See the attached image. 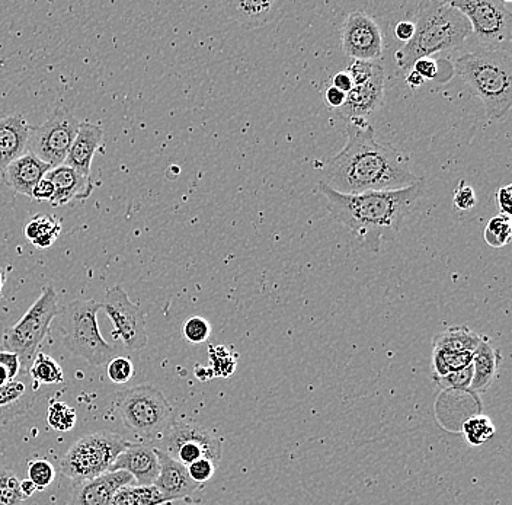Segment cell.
<instances>
[{
  "label": "cell",
  "mask_w": 512,
  "mask_h": 505,
  "mask_svg": "<svg viewBox=\"0 0 512 505\" xmlns=\"http://www.w3.org/2000/svg\"><path fill=\"white\" fill-rule=\"evenodd\" d=\"M323 175V182L341 194L400 190L421 180L395 146L376 139L367 118L348 120L347 143L326 162Z\"/></svg>",
  "instance_id": "6da1fadb"
},
{
  "label": "cell",
  "mask_w": 512,
  "mask_h": 505,
  "mask_svg": "<svg viewBox=\"0 0 512 505\" xmlns=\"http://www.w3.org/2000/svg\"><path fill=\"white\" fill-rule=\"evenodd\" d=\"M319 191L336 222L345 226L367 251L377 252L398 238L406 220L427 191L424 178L400 190L341 194L320 182Z\"/></svg>",
  "instance_id": "7a4b0ae2"
},
{
  "label": "cell",
  "mask_w": 512,
  "mask_h": 505,
  "mask_svg": "<svg viewBox=\"0 0 512 505\" xmlns=\"http://www.w3.org/2000/svg\"><path fill=\"white\" fill-rule=\"evenodd\" d=\"M414 24V37L395 53L396 65L406 72L419 59L441 51L459 49L472 35L467 18L448 2L422 3Z\"/></svg>",
  "instance_id": "3957f363"
},
{
  "label": "cell",
  "mask_w": 512,
  "mask_h": 505,
  "mask_svg": "<svg viewBox=\"0 0 512 505\" xmlns=\"http://www.w3.org/2000/svg\"><path fill=\"white\" fill-rule=\"evenodd\" d=\"M453 67L467 88L483 102L486 118L507 117L512 104V59L507 50L479 49L454 60Z\"/></svg>",
  "instance_id": "277c9868"
},
{
  "label": "cell",
  "mask_w": 512,
  "mask_h": 505,
  "mask_svg": "<svg viewBox=\"0 0 512 505\" xmlns=\"http://www.w3.org/2000/svg\"><path fill=\"white\" fill-rule=\"evenodd\" d=\"M102 303L94 299L72 300L62 312L59 326L63 343L70 353L88 361L92 366H102L115 357V347L104 340L98 326V312Z\"/></svg>",
  "instance_id": "5b68a950"
},
{
  "label": "cell",
  "mask_w": 512,
  "mask_h": 505,
  "mask_svg": "<svg viewBox=\"0 0 512 505\" xmlns=\"http://www.w3.org/2000/svg\"><path fill=\"white\" fill-rule=\"evenodd\" d=\"M114 405L124 425L142 440L159 439L172 423L171 404L150 385L115 393Z\"/></svg>",
  "instance_id": "8992f818"
},
{
  "label": "cell",
  "mask_w": 512,
  "mask_h": 505,
  "mask_svg": "<svg viewBox=\"0 0 512 505\" xmlns=\"http://www.w3.org/2000/svg\"><path fill=\"white\" fill-rule=\"evenodd\" d=\"M131 441L111 431H98L82 437L67 450L60 462V472L76 484L110 472L117 457Z\"/></svg>",
  "instance_id": "52a82bcc"
},
{
  "label": "cell",
  "mask_w": 512,
  "mask_h": 505,
  "mask_svg": "<svg viewBox=\"0 0 512 505\" xmlns=\"http://www.w3.org/2000/svg\"><path fill=\"white\" fill-rule=\"evenodd\" d=\"M59 315V297L54 287L46 286L40 297L12 328L6 329L3 348L18 354L22 372H28L41 344L46 340L51 322Z\"/></svg>",
  "instance_id": "ba28073f"
},
{
  "label": "cell",
  "mask_w": 512,
  "mask_h": 505,
  "mask_svg": "<svg viewBox=\"0 0 512 505\" xmlns=\"http://www.w3.org/2000/svg\"><path fill=\"white\" fill-rule=\"evenodd\" d=\"M469 21L480 49L508 50L512 35L511 3L504 0H451Z\"/></svg>",
  "instance_id": "9c48e42d"
},
{
  "label": "cell",
  "mask_w": 512,
  "mask_h": 505,
  "mask_svg": "<svg viewBox=\"0 0 512 505\" xmlns=\"http://www.w3.org/2000/svg\"><path fill=\"white\" fill-rule=\"evenodd\" d=\"M162 450L185 466L200 459L219 463L222 459L223 440L214 431L195 421H172L165 431V449Z\"/></svg>",
  "instance_id": "30bf717a"
},
{
  "label": "cell",
  "mask_w": 512,
  "mask_h": 505,
  "mask_svg": "<svg viewBox=\"0 0 512 505\" xmlns=\"http://www.w3.org/2000/svg\"><path fill=\"white\" fill-rule=\"evenodd\" d=\"M80 121L63 108H57L46 123L31 127L27 152L51 168L63 165L78 134Z\"/></svg>",
  "instance_id": "8fae6325"
},
{
  "label": "cell",
  "mask_w": 512,
  "mask_h": 505,
  "mask_svg": "<svg viewBox=\"0 0 512 505\" xmlns=\"http://www.w3.org/2000/svg\"><path fill=\"white\" fill-rule=\"evenodd\" d=\"M102 309L110 318L114 331L112 338L121 341L128 351H140L147 345L146 318L139 306L131 302L126 290L121 286L108 289Z\"/></svg>",
  "instance_id": "7c38bea8"
},
{
  "label": "cell",
  "mask_w": 512,
  "mask_h": 505,
  "mask_svg": "<svg viewBox=\"0 0 512 505\" xmlns=\"http://www.w3.org/2000/svg\"><path fill=\"white\" fill-rule=\"evenodd\" d=\"M342 50L360 62H373L383 54V34L367 12L354 11L342 25Z\"/></svg>",
  "instance_id": "4fadbf2b"
},
{
  "label": "cell",
  "mask_w": 512,
  "mask_h": 505,
  "mask_svg": "<svg viewBox=\"0 0 512 505\" xmlns=\"http://www.w3.org/2000/svg\"><path fill=\"white\" fill-rule=\"evenodd\" d=\"M384 82H386V73L383 66H380L366 83L355 85L348 92L345 104L336 110L338 117L348 121L351 118H367L376 113L386 101Z\"/></svg>",
  "instance_id": "5bb4252c"
},
{
  "label": "cell",
  "mask_w": 512,
  "mask_h": 505,
  "mask_svg": "<svg viewBox=\"0 0 512 505\" xmlns=\"http://www.w3.org/2000/svg\"><path fill=\"white\" fill-rule=\"evenodd\" d=\"M133 481V476L126 471H112L89 481L79 482L75 485L67 505H111L118 489Z\"/></svg>",
  "instance_id": "9a60e30c"
},
{
  "label": "cell",
  "mask_w": 512,
  "mask_h": 505,
  "mask_svg": "<svg viewBox=\"0 0 512 505\" xmlns=\"http://www.w3.org/2000/svg\"><path fill=\"white\" fill-rule=\"evenodd\" d=\"M159 462V475L155 481V487L175 501L187 500L195 492L200 491L203 485L192 481L187 466L179 463L174 457L163 452L162 449H155Z\"/></svg>",
  "instance_id": "2e32d148"
},
{
  "label": "cell",
  "mask_w": 512,
  "mask_h": 505,
  "mask_svg": "<svg viewBox=\"0 0 512 505\" xmlns=\"http://www.w3.org/2000/svg\"><path fill=\"white\" fill-rule=\"evenodd\" d=\"M112 471H126L139 482V485L155 484L159 475V462L155 447L147 444L131 443L111 466Z\"/></svg>",
  "instance_id": "e0dca14e"
},
{
  "label": "cell",
  "mask_w": 512,
  "mask_h": 505,
  "mask_svg": "<svg viewBox=\"0 0 512 505\" xmlns=\"http://www.w3.org/2000/svg\"><path fill=\"white\" fill-rule=\"evenodd\" d=\"M50 165L40 161L31 152H25L2 171V180L15 193L31 197L32 190L50 172Z\"/></svg>",
  "instance_id": "ac0fdd59"
},
{
  "label": "cell",
  "mask_w": 512,
  "mask_h": 505,
  "mask_svg": "<svg viewBox=\"0 0 512 505\" xmlns=\"http://www.w3.org/2000/svg\"><path fill=\"white\" fill-rule=\"evenodd\" d=\"M46 178L54 185V196L50 201L53 207L66 206L73 200H85L94 191V182L91 178L83 177L78 171L66 165L50 169Z\"/></svg>",
  "instance_id": "d6986e66"
},
{
  "label": "cell",
  "mask_w": 512,
  "mask_h": 505,
  "mask_svg": "<svg viewBox=\"0 0 512 505\" xmlns=\"http://www.w3.org/2000/svg\"><path fill=\"white\" fill-rule=\"evenodd\" d=\"M104 139V130L94 123H80L73 145L67 153L63 165L75 169L83 177L91 178V166L95 153Z\"/></svg>",
  "instance_id": "ffe728a7"
},
{
  "label": "cell",
  "mask_w": 512,
  "mask_h": 505,
  "mask_svg": "<svg viewBox=\"0 0 512 505\" xmlns=\"http://www.w3.org/2000/svg\"><path fill=\"white\" fill-rule=\"evenodd\" d=\"M31 127L21 115L0 118V172L27 152Z\"/></svg>",
  "instance_id": "44dd1931"
},
{
  "label": "cell",
  "mask_w": 512,
  "mask_h": 505,
  "mask_svg": "<svg viewBox=\"0 0 512 505\" xmlns=\"http://www.w3.org/2000/svg\"><path fill=\"white\" fill-rule=\"evenodd\" d=\"M284 3L277 0H240L227 5L230 17L245 30H258L280 17Z\"/></svg>",
  "instance_id": "7402d4cb"
},
{
  "label": "cell",
  "mask_w": 512,
  "mask_h": 505,
  "mask_svg": "<svg viewBox=\"0 0 512 505\" xmlns=\"http://www.w3.org/2000/svg\"><path fill=\"white\" fill-rule=\"evenodd\" d=\"M28 372L19 373L14 380L0 386V424L25 414L34 405V389L28 383Z\"/></svg>",
  "instance_id": "603a6c76"
},
{
  "label": "cell",
  "mask_w": 512,
  "mask_h": 505,
  "mask_svg": "<svg viewBox=\"0 0 512 505\" xmlns=\"http://www.w3.org/2000/svg\"><path fill=\"white\" fill-rule=\"evenodd\" d=\"M502 360L501 353L492 347L488 340L483 338L478 350L473 357V379L470 391L473 393H485L491 388L498 370L499 361Z\"/></svg>",
  "instance_id": "cb8c5ba5"
},
{
  "label": "cell",
  "mask_w": 512,
  "mask_h": 505,
  "mask_svg": "<svg viewBox=\"0 0 512 505\" xmlns=\"http://www.w3.org/2000/svg\"><path fill=\"white\" fill-rule=\"evenodd\" d=\"M483 337L470 331L467 326H450L446 331L435 335L432 350L450 351V353H475Z\"/></svg>",
  "instance_id": "d4e9b609"
},
{
  "label": "cell",
  "mask_w": 512,
  "mask_h": 505,
  "mask_svg": "<svg viewBox=\"0 0 512 505\" xmlns=\"http://www.w3.org/2000/svg\"><path fill=\"white\" fill-rule=\"evenodd\" d=\"M62 232V223L59 219L53 216H46V214H38L32 217L30 222L25 226V238L37 248H50L54 242L59 238Z\"/></svg>",
  "instance_id": "484cf974"
},
{
  "label": "cell",
  "mask_w": 512,
  "mask_h": 505,
  "mask_svg": "<svg viewBox=\"0 0 512 505\" xmlns=\"http://www.w3.org/2000/svg\"><path fill=\"white\" fill-rule=\"evenodd\" d=\"M174 498L160 492L155 485H146V487H126L120 488L117 494L112 498L111 505H163L174 503Z\"/></svg>",
  "instance_id": "4316f807"
},
{
  "label": "cell",
  "mask_w": 512,
  "mask_h": 505,
  "mask_svg": "<svg viewBox=\"0 0 512 505\" xmlns=\"http://www.w3.org/2000/svg\"><path fill=\"white\" fill-rule=\"evenodd\" d=\"M28 376L32 382L40 385H59L64 382L62 366L53 357L38 351L37 356L32 360Z\"/></svg>",
  "instance_id": "83f0119b"
},
{
  "label": "cell",
  "mask_w": 512,
  "mask_h": 505,
  "mask_svg": "<svg viewBox=\"0 0 512 505\" xmlns=\"http://www.w3.org/2000/svg\"><path fill=\"white\" fill-rule=\"evenodd\" d=\"M475 353H450V351L432 350V369L434 376L443 377L448 373L466 369L472 364Z\"/></svg>",
  "instance_id": "f1b7e54d"
},
{
  "label": "cell",
  "mask_w": 512,
  "mask_h": 505,
  "mask_svg": "<svg viewBox=\"0 0 512 505\" xmlns=\"http://www.w3.org/2000/svg\"><path fill=\"white\" fill-rule=\"evenodd\" d=\"M463 436L472 446H482L495 436V425L491 418L475 415L467 418L466 423L463 424Z\"/></svg>",
  "instance_id": "f546056e"
},
{
  "label": "cell",
  "mask_w": 512,
  "mask_h": 505,
  "mask_svg": "<svg viewBox=\"0 0 512 505\" xmlns=\"http://www.w3.org/2000/svg\"><path fill=\"white\" fill-rule=\"evenodd\" d=\"M512 226L511 217L495 216L486 223L483 238L491 248H504L511 241Z\"/></svg>",
  "instance_id": "4dcf8cb0"
},
{
  "label": "cell",
  "mask_w": 512,
  "mask_h": 505,
  "mask_svg": "<svg viewBox=\"0 0 512 505\" xmlns=\"http://www.w3.org/2000/svg\"><path fill=\"white\" fill-rule=\"evenodd\" d=\"M27 498L19 487L18 476L0 466V505H22Z\"/></svg>",
  "instance_id": "1f68e13d"
},
{
  "label": "cell",
  "mask_w": 512,
  "mask_h": 505,
  "mask_svg": "<svg viewBox=\"0 0 512 505\" xmlns=\"http://www.w3.org/2000/svg\"><path fill=\"white\" fill-rule=\"evenodd\" d=\"M47 421L51 428L67 433L76 424V411L66 402H54L48 407Z\"/></svg>",
  "instance_id": "d6a6232c"
},
{
  "label": "cell",
  "mask_w": 512,
  "mask_h": 505,
  "mask_svg": "<svg viewBox=\"0 0 512 505\" xmlns=\"http://www.w3.org/2000/svg\"><path fill=\"white\" fill-rule=\"evenodd\" d=\"M56 478V469L46 459H34L28 462V479L35 485L37 491L50 487Z\"/></svg>",
  "instance_id": "836d02e7"
},
{
  "label": "cell",
  "mask_w": 512,
  "mask_h": 505,
  "mask_svg": "<svg viewBox=\"0 0 512 505\" xmlns=\"http://www.w3.org/2000/svg\"><path fill=\"white\" fill-rule=\"evenodd\" d=\"M432 379H434V382L443 389H454V391H470V385H472L473 379V367L472 364H470V366L466 367V369L448 373V375L443 377H432Z\"/></svg>",
  "instance_id": "e575fe53"
},
{
  "label": "cell",
  "mask_w": 512,
  "mask_h": 505,
  "mask_svg": "<svg viewBox=\"0 0 512 505\" xmlns=\"http://www.w3.org/2000/svg\"><path fill=\"white\" fill-rule=\"evenodd\" d=\"M182 334H184V338L188 343H206L211 334L210 322L207 319L201 318V316H192L182 326Z\"/></svg>",
  "instance_id": "d590c367"
},
{
  "label": "cell",
  "mask_w": 512,
  "mask_h": 505,
  "mask_svg": "<svg viewBox=\"0 0 512 505\" xmlns=\"http://www.w3.org/2000/svg\"><path fill=\"white\" fill-rule=\"evenodd\" d=\"M107 375L115 385H126L134 376L133 361L127 357H112L107 363Z\"/></svg>",
  "instance_id": "8d00e7d4"
},
{
  "label": "cell",
  "mask_w": 512,
  "mask_h": 505,
  "mask_svg": "<svg viewBox=\"0 0 512 505\" xmlns=\"http://www.w3.org/2000/svg\"><path fill=\"white\" fill-rule=\"evenodd\" d=\"M453 203L457 210H463V212L472 210L476 206L478 198H476L475 190L469 182L464 180L459 182L453 194Z\"/></svg>",
  "instance_id": "74e56055"
},
{
  "label": "cell",
  "mask_w": 512,
  "mask_h": 505,
  "mask_svg": "<svg viewBox=\"0 0 512 505\" xmlns=\"http://www.w3.org/2000/svg\"><path fill=\"white\" fill-rule=\"evenodd\" d=\"M217 463H214L210 459H200L197 462L191 463L187 466L188 473H190L191 479L197 484L204 485L206 482L213 478L216 473Z\"/></svg>",
  "instance_id": "f35d334b"
},
{
  "label": "cell",
  "mask_w": 512,
  "mask_h": 505,
  "mask_svg": "<svg viewBox=\"0 0 512 505\" xmlns=\"http://www.w3.org/2000/svg\"><path fill=\"white\" fill-rule=\"evenodd\" d=\"M210 357L213 360L214 375L226 377L235 372L236 363L223 347L211 348Z\"/></svg>",
  "instance_id": "ab89813d"
},
{
  "label": "cell",
  "mask_w": 512,
  "mask_h": 505,
  "mask_svg": "<svg viewBox=\"0 0 512 505\" xmlns=\"http://www.w3.org/2000/svg\"><path fill=\"white\" fill-rule=\"evenodd\" d=\"M379 67L380 65L374 62H360V60H354L352 65L348 67L347 72L348 75L351 76L354 86L363 85V83H366L368 79L376 73Z\"/></svg>",
  "instance_id": "60d3db41"
},
{
  "label": "cell",
  "mask_w": 512,
  "mask_h": 505,
  "mask_svg": "<svg viewBox=\"0 0 512 505\" xmlns=\"http://www.w3.org/2000/svg\"><path fill=\"white\" fill-rule=\"evenodd\" d=\"M411 70L418 73L424 81H441L440 66H438V62L432 60L431 57L419 59L418 62H415V65L412 66Z\"/></svg>",
  "instance_id": "b9f144b4"
},
{
  "label": "cell",
  "mask_w": 512,
  "mask_h": 505,
  "mask_svg": "<svg viewBox=\"0 0 512 505\" xmlns=\"http://www.w3.org/2000/svg\"><path fill=\"white\" fill-rule=\"evenodd\" d=\"M0 366L8 372L9 380H14L21 373V359L18 354L12 353V351L0 348Z\"/></svg>",
  "instance_id": "7bdbcfd3"
},
{
  "label": "cell",
  "mask_w": 512,
  "mask_h": 505,
  "mask_svg": "<svg viewBox=\"0 0 512 505\" xmlns=\"http://www.w3.org/2000/svg\"><path fill=\"white\" fill-rule=\"evenodd\" d=\"M512 185L507 184L496 191V206H498L501 216L511 217L512 214Z\"/></svg>",
  "instance_id": "ee69618b"
},
{
  "label": "cell",
  "mask_w": 512,
  "mask_h": 505,
  "mask_svg": "<svg viewBox=\"0 0 512 505\" xmlns=\"http://www.w3.org/2000/svg\"><path fill=\"white\" fill-rule=\"evenodd\" d=\"M323 102H325L326 107L332 108V110H339L342 105L345 104V99H347V94L339 91V89L334 88V86H328V88L323 91L322 94Z\"/></svg>",
  "instance_id": "f6af8a7d"
},
{
  "label": "cell",
  "mask_w": 512,
  "mask_h": 505,
  "mask_svg": "<svg viewBox=\"0 0 512 505\" xmlns=\"http://www.w3.org/2000/svg\"><path fill=\"white\" fill-rule=\"evenodd\" d=\"M54 196V185L51 184L50 181L47 180L46 177L43 178L37 185H35L34 190H32L31 198L37 201H51V198Z\"/></svg>",
  "instance_id": "bcb514c9"
},
{
  "label": "cell",
  "mask_w": 512,
  "mask_h": 505,
  "mask_svg": "<svg viewBox=\"0 0 512 505\" xmlns=\"http://www.w3.org/2000/svg\"><path fill=\"white\" fill-rule=\"evenodd\" d=\"M415 34V24L409 21H400L393 28V35L396 40L403 41V43H409Z\"/></svg>",
  "instance_id": "7dc6e473"
},
{
  "label": "cell",
  "mask_w": 512,
  "mask_h": 505,
  "mask_svg": "<svg viewBox=\"0 0 512 505\" xmlns=\"http://www.w3.org/2000/svg\"><path fill=\"white\" fill-rule=\"evenodd\" d=\"M332 86L339 89V91L344 92V94H348V92L354 88V82H352L351 76L348 75V72H338L334 76V79H332Z\"/></svg>",
  "instance_id": "c3c4849f"
},
{
  "label": "cell",
  "mask_w": 512,
  "mask_h": 505,
  "mask_svg": "<svg viewBox=\"0 0 512 505\" xmlns=\"http://www.w3.org/2000/svg\"><path fill=\"white\" fill-rule=\"evenodd\" d=\"M424 79L418 75V73L414 72V70H409L408 75H406V83H408L411 88H419V86L424 85Z\"/></svg>",
  "instance_id": "681fc988"
},
{
  "label": "cell",
  "mask_w": 512,
  "mask_h": 505,
  "mask_svg": "<svg viewBox=\"0 0 512 505\" xmlns=\"http://www.w3.org/2000/svg\"><path fill=\"white\" fill-rule=\"evenodd\" d=\"M19 487H21L22 494H24L25 498H30L35 494L37 488L32 484L30 479H24V481H19Z\"/></svg>",
  "instance_id": "f907efd6"
},
{
  "label": "cell",
  "mask_w": 512,
  "mask_h": 505,
  "mask_svg": "<svg viewBox=\"0 0 512 505\" xmlns=\"http://www.w3.org/2000/svg\"><path fill=\"white\" fill-rule=\"evenodd\" d=\"M9 382L8 372L0 366V386L6 385Z\"/></svg>",
  "instance_id": "816d5d0a"
}]
</instances>
